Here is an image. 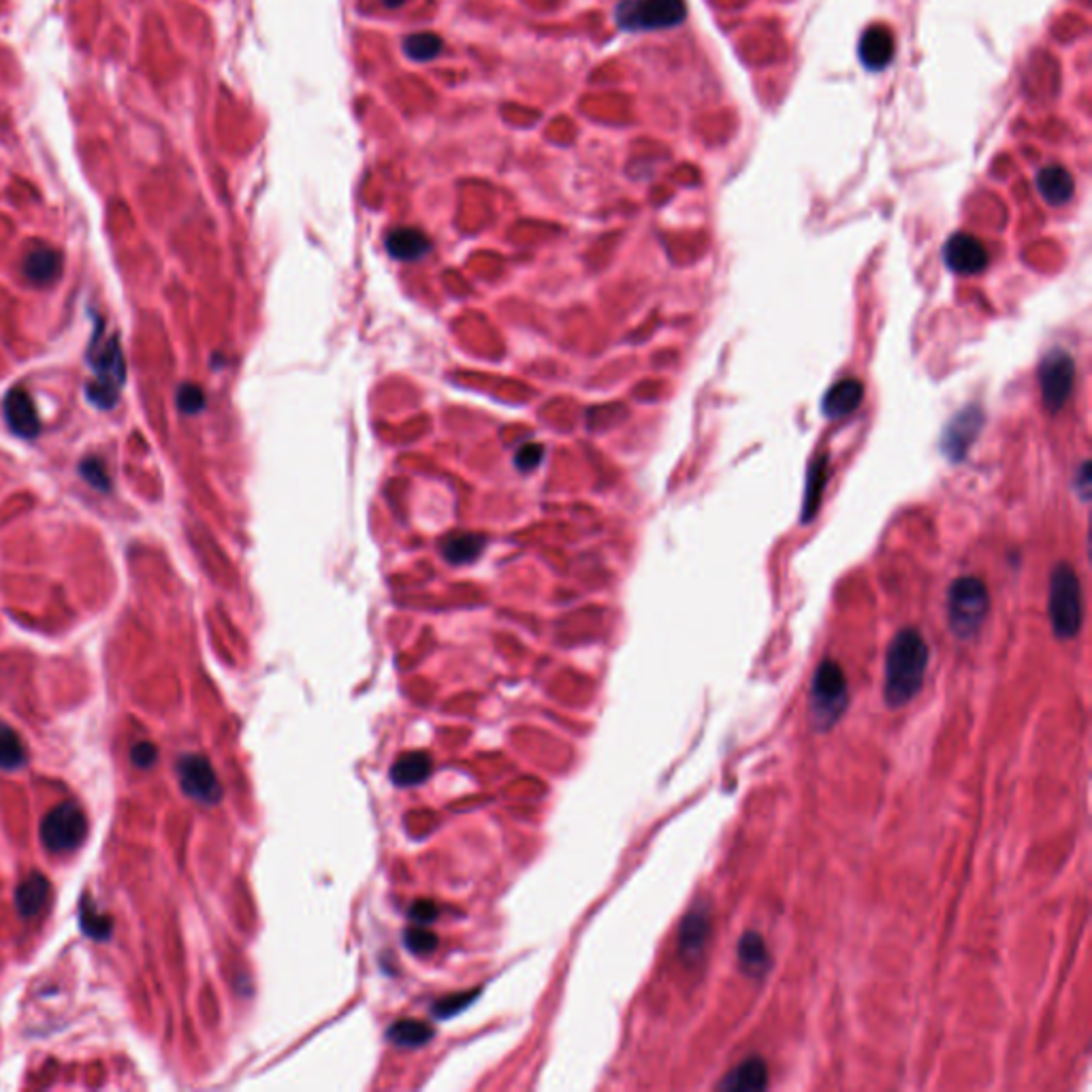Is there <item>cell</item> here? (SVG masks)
Listing matches in <instances>:
<instances>
[{"mask_svg":"<svg viewBox=\"0 0 1092 1092\" xmlns=\"http://www.w3.org/2000/svg\"><path fill=\"white\" fill-rule=\"evenodd\" d=\"M22 274L35 287H50L63 274V255L56 248L37 244L27 252L22 261Z\"/></svg>","mask_w":1092,"mask_h":1092,"instance_id":"cell-14","label":"cell"},{"mask_svg":"<svg viewBox=\"0 0 1092 1092\" xmlns=\"http://www.w3.org/2000/svg\"><path fill=\"white\" fill-rule=\"evenodd\" d=\"M88 834V819L80 804L61 802L42 821V843L50 853H71L82 847Z\"/></svg>","mask_w":1092,"mask_h":1092,"instance_id":"cell-7","label":"cell"},{"mask_svg":"<svg viewBox=\"0 0 1092 1092\" xmlns=\"http://www.w3.org/2000/svg\"><path fill=\"white\" fill-rule=\"evenodd\" d=\"M444 42L436 33H414L404 39V52L414 63H429L440 56Z\"/></svg>","mask_w":1092,"mask_h":1092,"instance_id":"cell-28","label":"cell"},{"mask_svg":"<svg viewBox=\"0 0 1092 1092\" xmlns=\"http://www.w3.org/2000/svg\"><path fill=\"white\" fill-rule=\"evenodd\" d=\"M943 261L947 270L958 276H975L988 267V252L977 238L956 233L943 248Z\"/></svg>","mask_w":1092,"mask_h":1092,"instance_id":"cell-10","label":"cell"},{"mask_svg":"<svg viewBox=\"0 0 1092 1092\" xmlns=\"http://www.w3.org/2000/svg\"><path fill=\"white\" fill-rule=\"evenodd\" d=\"M711 936V911L706 904L691 907L683 922L679 932V954L687 962H696L702 958L704 947Z\"/></svg>","mask_w":1092,"mask_h":1092,"instance_id":"cell-13","label":"cell"},{"mask_svg":"<svg viewBox=\"0 0 1092 1092\" xmlns=\"http://www.w3.org/2000/svg\"><path fill=\"white\" fill-rule=\"evenodd\" d=\"M436 917H438V907H436V902H431V900H419V902H414V904H412V909H410V919H412V922H417V924L427 926V924H431Z\"/></svg>","mask_w":1092,"mask_h":1092,"instance_id":"cell-35","label":"cell"},{"mask_svg":"<svg viewBox=\"0 0 1092 1092\" xmlns=\"http://www.w3.org/2000/svg\"><path fill=\"white\" fill-rule=\"evenodd\" d=\"M157 760H159V749H157L150 740H142V743L133 745V749H131V762H133L137 768L148 770V768H152V766L157 764Z\"/></svg>","mask_w":1092,"mask_h":1092,"instance_id":"cell-34","label":"cell"},{"mask_svg":"<svg viewBox=\"0 0 1092 1092\" xmlns=\"http://www.w3.org/2000/svg\"><path fill=\"white\" fill-rule=\"evenodd\" d=\"M1073 189H1075V184H1073L1071 174L1058 165L1043 167L1037 174V191L1043 197V201L1049 206L1069 203L1073 197Z\"/></svg>","mask_w":1092,"mask_h":1092,"instance_id":"cell-21","label":"cell"},{"mask_svg":"<svg viewBox=\"0 0 1092 1092\" xmlns=\"http://www.w3.org/2000/svg\"><path fill=\"white\" fill-rule=\"evenodd\" d=\"M387 250L397 261L414 263L431 250V242L421 229L400 227L387 235Z\"/></svg>","mask_w":1092,"mask_h":1092,"instance_id":"cell-18","label":"cell"},{"mask_svg":"<svg viewBox=\"0 0 1092 1092\" xmlns=\"http://www.w3.org/2000/svg\"><path fill=\"white\" fill-rule=\"evenodd\" d=\"M1075 382V363L1069 353L1052 351L1039 365V389L1049 412H1058L1071 397Z\"/></svg>","mask_w":1092,"mask_h":1092,"instance_id":"cell-8","label":"cell"},{"mask_svg":"<svg viewBox=\"0 0 1092 1092\" xmlns=\"http://www.w3.org/2000/svg\"><path fill=\"white\" fill-rule=\"evenodd\" d=\"M864 400V387L855 378L838 380L828 389L821 402V412L830 421H841L849 414H853Z\"/></svg>","mask_w":1092,"mask_h":1092,"instance_id":"cell-15","label":"cell"},{"mask_svg":"<svg viewBox=\"0 0 1092 1092\" xmlns=\"http://www.w3.org/2000/svg\"><path fill=\"white\" fill-rule=\"evenodd\" d=\"M80 474L97 491H110L112 489V478H110V474H108V470H105V466H103V461L99 457H86L80 463Z\"/></svg>","mask_w":1092,"mask_h":1092,"instance_id":"cell-31","label":"cell"},{"mask_svg":"<svg viewBox=\"0 0 1092 1092\" xmlns=\"http://www.w3.org/2000/svg\"><path fill=\"white\" fill-rule=\"evenodd\" d=\"M826 480H828V457H819L811 466L809 476H806V493H804V504H802V515H800L802 523H809L815 517V512L819 510Z\"/></svg>","mask_w":1092,"mask_h":1092,"instance_id":"cell-26","label":"cell"},{"mask_svg":"<svg viewBox=\"0 0 1092 1092\" xmlns=\"http://www.w3.org/2000/svg\"><path fill=\"white\" fill-rule=\"evenodd\" d=\"M88 363L95 380L86 387V395L97 408L112 410L118 404L127 380V363L120 338L116 333L103 336L97 331L88 348Z\"/></svg>","mask_w":1092,"mask_h":1092,"instance_id":"cell-2","label":"cell"},{"mask_svg":"<svg viewBox=\"0 0 1092 1092\" xmlns=\"http://www.w3.org/2000/svg\"><path fill=\"white\" fill-rule=\"evenodd\" d=\"M178 779L182 792L199 804H218L223 798L221 779L212 762L201 753H186L178 760Z\"/></svg>","mask_w":1092,"mask_h":1092,"instance_id":"cell-9","label":"cell"},{"mask_svg":"<svg viewBox=\"0 0 1092 1092\" xmlns=\"http://www.w3.org/2000/svg\"><path fill=\"white\" fill-rule=\"evenodd\" d=\"M894 52H896V44H894V37L887 29L883 27H870L864 31L862 39H860V46H858V54H860V61L862 65L868 69V71H881L885 69L892 59H894Z\"/></svg>","mask_w":1092,"mask_h":1092,"instance_id":"cell-16","label":"cell"},{"mask_svg":"<svg viewBox=\"0 0 1092 1092\" xmlns=\"http://www.w3.org/2000/svg\"><path fill=\"white\" fill-rule=\"evenodd\" d=\"M738 964L749 977H764L770 968V954L760 932H745L738 943Z\"/></svg>","mask_w":1092,"mask_h":1092,"instance_id":"cell-22","label":"cell"},{"mask_svg":"<svg viewBox=\"0 0 1092 1092\" xmlns=\"http://www.w3.org/2000/svg\"><path fill=\"white\" fill-rule=\"evenodd\" d=\"M404 943L406 947L417 954V956H429L431 951H436L438 947V934L431 932L427 926L423 924H417V926H410L406 932H404Z\"/></svg>","mask_w":1092,"mask_h":1092,"instance_id":"cell-29","label":"cell"},{"mask_svg":"<svg viewBox=\"0 0 1092 1092\" xmlns=\"http://www.w3.org/2000/svg\"><path fill=\"white\" fill-rule=\"evenodd\" d=\"M406 3H408V0H385V5H387L389 10H397V7L406 5Z\"/></svg>","mask_w":1092,"mask_h":1092,"instance_id":"cell-37","label":"cell"},{"mask_svg":"<svg viewBox=\"0 0 1092 1092\" xmlns=\"http://www.w3.org/2000/svg\"><path fill=\"white\" fill-rule=\"evenodd\" d=\"M178 406L186 414H197V412H201L206 408V395H203V391L199 387L184 385L178 391Z\"/></svg>","mask_w":1092,"mask_h":1092,"instance_id":"cell-32","label":"cell"},{"mask_svg":"<svg viewBox=\"0 0 1092 1092\" xmlns=\"http://www.w3.org/2000/svg\"><path fill=\"white\" fill-rule=\"evenodd\" d=\"M80 926L82 930L95 939V941H108L114 932V924H112V917L103 911H99L93 902L91 896H86L82 900V907H80Z\"/></svg>","mask_w":1092,"mask_h":1092,"instance_id":"cell-27","label":"cell"},{"mask_svg":"<svg viewBox=\"0 0 1092 1092\" xmlns=\"http://www.w3.org/2000/svg\"><path fill=\"white\" fill-rule=\"evenodd\" d=\"M930 651L924 636L915 628L900 630L885 655L883 700L890 708H900L911 702L924 685Z\"/></svg>","mask_w":1092,"mask_h":1092,"instance_id":"cell-1","label":"cell"},{"mask_svg":"<svg viewBox=\"0 0 1092 1092\" xmlns=\"http://www.w3.org/2000/svg\"><path fill=\"white\" fill-rule=\"evenodd\" d=\"M1073 485H1075V487H1073V489H1075V493H1077L1083 502H1088V498H1090V487H1092V478H1090V463H1088V461H1083V463L1079 466V470H1075V480H1073Z\"/></svg>","mask_w":1092,"mask_h":1092,"instance_id":"cell-36","label":"cell"},{"mask_svg":"<svg viewBox=\"0 0 1092 1092\" xmlns=\"http://www.w3.org/2000/svg\"><path fill=\"white\" fill-rule=\"evenodd\" d=\"M849 706V687L843 668L834 659H824L813 674L809 691V713L817 730H830Z\"/></svg>","mask_w":1092,"mask_h":1092,"instance_id":"cell-5","label":"cell"},{"mask_svg":"<svg viewBox=\"0 0 1092 1092\" xmlns=\"http://www.w3.org/2000/svg\"><path fill=\"white\" fill-rule=\"evenodd\" d=\"M50 881L42 873L29 875L18 887H16V909L22 917H35L39 915L50 900Z\"/></svg>","mask_w":1092,"mask_h":1092,"instance_id":"cell-20","label":"cell"},{"mask_svg":"<svg viewBox=\"0 0 1092 1092\" xmlns=\"http://www.w3.org/2000/svg\"><path fill=\"white\" fill-rule=\"evenodd\" d=\"M434 772L431 755L425 751L402 753L391 766V781L397 787H414L425 783Z\"/></svg>","mask_w":1092,"mask_h":1092,"instance_id":"cell-19","label":"cell"},{"mask_svg":"<svg viewBox=\"0 0 1092 1092\" xmlns=\"http://www.w3.org/2000/svg\"><path fill=\"white\" fill-rule=\"evenodd\" d=\"M990 613V593L983 581L975 576L956 578L947 591V623L956 638L977 636Z\"/></svg>","mask_w":1092,"mask_h":1092,"instance_id":"cell-4","label":"cell"},{"mask_svg":"<svg viewBox=\"0 0 1092 1092\" xmlns=\"http://www.w3.org/2000/svg\"><path fill=\"white\" fill-rule=\"evenodd\" d=\"M1049 623L1060 640H1071L1079 634L1083 621V596L1077 572L1069 564H1058L1049 576Z\"/></svg>","mask_w":1092,"mask_h":1092,"instance_id":"cell-3","label":"cell"},{"mask_svg":"<svg viewBox=\"0 0 1092 1092\" xmlns=\"http://www.w3.org/2000/svg\"><path fill=\"white\" fill-rule=\"evenodd\" d=\"M719 1090L730 1092H757L768 1088V1066L762 1058H747L732 1069L719 1083Z\"/></svg>","mask_w":1092,"mask_h":1092,"instance_id":"cell-17","label":"cell"},{"mask_svg":"<svg viewBox=\"0 0 1092 1092\" xmlns=\"http://www.w3.org/2000/svg\"><path fill=\"white\" fill-rule=\"evenodd\" d=\"M3 417L12 434L25 440H33L42 434V421L37 414V406L27 389L16 387L5 395Z\"/></svg>","mask_w":1092,"mask_h":1092,"instance_id":"cell-11","label":"cell"},{"mask_svg":"<svg viewBox=\"0 0 1092 1092\" xmlns=\"http://www.w3.org/2000/svg\"><path fill=\"white\" fill-rule=\"evenodd\" d=\"M483 549H485V538L480 534H470V532H453V534L444 536V540L440 542V551H442L444 559L455 566L474 561Z\"/></svg>","mask_w":1092,"mask_h":1092,"instance_id":"cell-23","label":"cell"},{"mask_svg":"<svg viewBox=\"0 0 1092 1092\" xmlns=\"http://www.w3.org/2000/svg\"><path fill=\"white\" fill-rule=\"evenodd\" d=\"M687 18L685 0H621L615 20L621 31L651 33L683 25Z\"/></svg>","mask_w":1092,"mask_h":1092,"instance_id":"cell-6","label":"cell"},{"mask_svg":"<svg viewBox=\"0 0 1092 1092\" xmlns=\"http://www.w3.org/2000/svg\"><path fill=\"white\" fill-rule=\"evenodd\" d=\"M29 762L27 745L18 730H14L10 723L0 721V770H20Z\"/></svg>","mask_w":1092,"mask_h":1092,"instance_id":"cell-25","label":"cell"},{"mask_svg":"<svg viewBox=\"0 0 1092 1092\" xmlns=\"http://www.w3.org/2000/svg\"><path fill=\"white\" fill-rule=\"evenodd\" d=\"M480 996L478 990L474 992H455V994H449V996H442L440 1000H436L434 1005V1015H438L440 1020H449L453 1015H459L461 1011H466L476 998Z\"/></svg>","mask_w":1092,"mask_h":1092,"instance_id":"cell-30","label":"cell"},{"mask_svg":"<svg viewBox=\"0 0 1092 1092\" xmlns=\"http://www.w3.org/2000/svg\"><path fill=\"white\" fill-rule=\"evenodd\" d=\"M542 457H544V449H542L540 444L529 442V444H525V446H521V449L517 451V455H515V463H517V468H519L521 472H529V470H534V468L542 461Z\"/></svg>","mask_w":1092,"mask_h":1092,"instance_id":"cell-33","label":"cell"},{"mask_svg":"<svg viewBox=\"0 0 1092 1092\" xmlns=\"http://www.w3.org/2000/svg\"><path fill=\"white\" fill-rule=\"evenodd\" d=\"M981 425H983V412L979 408L968 406L962 412H958L943 434V440H941L943 453L951 461H962L968 446L975 442Z\"/></svg>","mask_w":1092,"mask_h":1092,"instance_id":"cell-12","label":"cell"},{"mask_svg":"<svg viewBox=\"0 0 1092 1092\" xmlns=\"http://www.w3.org/2000/svg\"><path fill=\"white\" fill-rule=\"evenodd\" d=\"M434 1034H436V1030L421 1020H397L387 1030V1039L393 1045L406 1047V1049L427 1045L434 1039Z\"/></svg>","mask_w":1092,"mask_h":1092,"instance_id":"cell-24","label":"cell"}]
</instances>
